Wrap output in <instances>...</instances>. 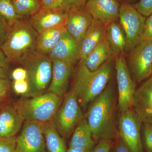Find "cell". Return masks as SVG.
<instances>
[{"instance_id":"6da1fadb","label":"cell","mask_w":152,"mask_h":152,"mask_svg":"<svg viewBox=\"0 0 152 152\" xmlns=\"http://www.w3.org/2000/svg\"><path fill=\"white\" fill-rule=\"evenodd\" d=\"M89 105L84 117L95 142L103 140L114 141L118 137L116 98L113 86L107 85Z\"/></svg>"},{"instance_id":"7a4b0ae2","label":"cell","mask_w":152,"mask_h":152,"mask_svg":"<svg viewBox=\"0 0 152 152\" xmlns=\"http://www.w3.org/2000/svg\"><path fill=\"white\" fill-rule=\"evenodd\" d=\"M114 59L94 71L90 70L82 61H79L70 90L76 94L80 107H87L105 89L111 77Z\"/></svg>"},{"instance_id":"3957f363","label":"cell","mask_w":152,"mask_h":152,"mask_svg":"<svg viewBox=\"0 0 152 152\" xmlns=\"http://www.w3.org/2000/svg\"><path fill=\"white\" fill-rule=\"evenodd\" d=\"M38 33L30 23L28 18H23L10 28L0 49L9 64L21 65L25 60L37 52Z\"/></svg>"},{"instance_id":"277c9868","label":"cell","mask_w":152,"mask_h":152,"mask_svg":"<svg viewBox=\"0 0 152 152\" xmlns=\"http://www.w3.org/2000/svg\"><path fill=\"white\" fill-rule=\"evenodd\" d=\"M63 99L53 93L47 92L35 97H23L14 107L24 121L45 123L53 119Z\"/></svg>"},{"instance_id":"5b68a950","label":"cell","mask_w":152,"mask_h":152,"mask_svg":"<svg viewBox=\"0 0 152 152\" xmlns=\"http://www.w3.org/2000/svg\"><path fill=\"white\" fill-rule=\"evenodd\" d=\"M27 72L28 91L23 97H35L46 93L52 77L53 62L48 56L36 52L22 64Z\"/></svg>"},{"instance_id":"8992f818","label":"cell","mask_w":152,"mask_h":152,"mask_svg":"<svg viewBox=\"0 0 152 152\" xmlns=\"http://www.w3.org/2000/svg\"><path fill=\"white\" fill-rule=\"evenodd\" d=\"M84 117L76 94L70 90L63 98L53 121L65 140L69 137Z\"/></svg>"},{"instance_id":"52a82bcc","label":"cell","mask_w":152,"mask_h":152,"mask_svg":"<svg viewBox=\"0 0 152 152\" xmlns=\"http://www.w3.org/2000/svg\"><path fill=\"white\" fill-rule=\"evenodd\" d=\"M118 18L126 35V51L130 52L142 42L146 17L134 7L124 3L120 6Z\"/></svg>"},{"instance_id":"ba28073f","label":"cell","mask_w":152,"mask_h":152,"mask_svg":"<svg viewBox=\"0 0 152 152\" xmlns=\"http://www.w3.org/2000/svg\"><path fill=\"white\" fill-rule=\"evenodd\" d=\"M114 61L116 71L118 107L121 113H122L133 109L136 83L128 68L124 53L116 56Z\"/></svg>"},{"instance_id":"9c48e42d","label":"cell","mask_w":152,"mask_h":152,"mask_svg":"<svg viewBox=\"0 0 152 152\" xmlns=\"http://www.w3.org/2000/svg\"><path fill=\"white\" fill-rule=\"evenodd\" d=\"M142 125L140 119L134 109L121 113L118 123L119 137L130 152H144Z\"/></svg>"},{"instance_id":"30bf717a","label":"cell","mask_w":152,"mask_h":152,"mask_svg":"<svg viewBox=\"0 0 152 152\" xmlns=\"http://www.w3.org/2000/svg\"><path fill=\"white\" fill-rule=\"evenodd\" d=\"M129 70L135 82L141 83L152 74V40L142 41L129 52Z\"/></svg>"},{"instance_id":"8fae6325","label":"cell","mask_w":152,"mask_h":152,"mask_svg":"<svg viewBox=\"0 0 152 152\" xmlns=\"http://www.w3.org/2000/svg\"><path fill=\"white\" fill-rule=\"evenodd\" d=\"M43 124L25 121L20 134L16 137L15 152H47Z\"/></svg>"},{"instance_id":"7c38bea8","label":"cell","mask_w":152,"mask_h":152,"mask_svg":"<svg viewBox=\"0 0 152 152\" xmlns=\"http://www.w3.org/2000/svg\"><path fill=\"white\" fill-rule=\"evenodd\" d=\"M133 108L142 124H152V76L136 89Z\"/></svg>"},{"instance_id":"4fadbf2b","label":"cell","mask_w":152,"mask_h":152,"mask_svg":"<svg viewBox=\"0 0 152 152\" xmlns=\"http://www.w3.org/2000/svg\"><path fill=\"white\" fill-rule=\"evenodd\" d=\"M120 6L117 0H87L85 7L93 19L107 26L118 19Z\"/></svg>"},{"instance_id":"5bb4252c","label":"cell","mask_w":152,"mask_h":152,"mask_svg":"<svg viewBox=\"0 0 152 152\" xmlns=\"http://www.w3.org/2000/svg\"><path fill=\"white\" fill-rule=\"evenodd\" d=\"M68 10L64 9L53 10L41 8L29 17L31 26L38 34L51 28L64 26Z\"/></svg>"},{"instance_id":"9a60e30c","label":"cell","mask_w":152,"mask_h":152,"mask_svg":"<svg viewBox=\"0 0 152 152\" xmlns=\"http://www.w3.org/2000/svg\"><path fill=\"white\" fill-rule=\"evenodd\" d=\"M93 21V17L85 7L77 8L68 11L64 26L66 31L80 45Z\"/></svg>"},{"instance_id":"2e32d148","label":"cell","mask_w":152,"mask_h":152,"mask_svg":"<svg viewBox=\"0 0 152 152\" xmlns=\"http://www.w3.org/2000/svg\"><path fill=\"white\" fill-rule=\"evenodd\" d=\"M50 84L47 92L53 93L64 98L68 92L69 79L75 65L62 61H53Z\"/></svg>"},{"instance_id":"e0dca14e","label":"cell","mask_w":152,"mask_h":152,"mask_svg":"<svg viewBox=\"0 0 152 152\" xmlns=\"http://www.w3.org/2000/svg\"><path fill=\"white\" fill-rule=\"evenodd\" d=\"M79 49L78 42L65 29L48 57L52 61H64L75 65L79 61Z\"/></svg>"},{"instance_id":"ac0fdd59","label":"cell","mask_w":152,"mask_h":152,"mask_svg":"<svg viewBox=\"0 0 152 152\" xmlns=\"http://www.w3.org/2000/svg\"><path fill=\"white\" fill-rule=\"evenodd\" d=\"M107 26L93 19L91 25L87 30L80 44L79 61L84 60L97 45L105 38Z\"/></svg>"},{"instance_id":"d6986e66","label":"cell","mask_w":152,"mask_h":152,"mask_svg":"<svg viewBox=\"0 0 152 152\" xmlns=\"http://www.w3.org/2000/svg\"><path fill=\"white\" fill-rule=\"evenodd\" d=\"M23 121L14 106H6L0 111V137H15Z\"/></svg>"},{"instance_id":"ffe728a7","label":"cell","mask_w":152,"mask_h":152,"mask_svg":"<svg viewBox=\"0 0 152 152\" xmlns=\"http://www.w3.org/2000/svg\"><path fill=\"white\" fill-rule=\"evenodd\" d=\"M115 54L105 38L82 61L90 70L94 71L109 60L115 58Z\"/></svg>"},{"instance_id":"44dd1931","label":"cell","mask_w":152,"mask_h":152,"mask_svg":"<svg viewBox=\"0 0 152 152\" xmlns=\"http://www.w3.org/2000/svg\"><path fill=\"white\" fill-rule=\"evenodd\" d=\"M96 145L91 128L84 117L74 130L69 147L93 150Z\"/></svg>"},{"instance_id":"7402d4cb","label":"cell","mask_w":152,"mask_h":152,"mask_svg":"<svg viewBox=\"0 0 152 152\" xmlns=\"http://www.w3.org/2000/svg\"><path fill=\"white\" fill-rule=\"evenodd\" d=\"M64 26L45 30L38 34L37 39V51L48 56L56 46L65 30Z\"/></svg>"},{"instance_id":"603a6c76","label":"cell","mask_w":152,"mask_h":152,"mask_svg":"<svg viewBox=\"0 0 152 152\" xmlns=\"http://www.w3.org/2000/svg\"><path fill=\"white\" fill-rule=\"evenodd\" d=\"M105 39L115 56L126 51V35L121 26L116 21L107 26Z\"/></svg>"},{"instance_id":"cb8c5ba5","label":"cell","mask_w":152,"mask_h":152,"mask_svg":"<svg viewBox=\"0 0 152 152\" xmlns=\"http://www.w3.org/2000/svg\"><path fill=\"white\" fill-rule=\"evenodd\" d=\"M47 152H67L65 140L57 130L53 119L43 124Z\"/></svg>"},{"instance_id":"d4e9b609","label":"cell","mask_w":152,"mask_h":152,"mask_svg":"<svg viewBox=\"0 0 152 152\" xmlns=\"http://www.w3.org/2000/svg\"><path fill=\"white\" fill-rule=\"evenodd\" d=\"M17 14L23 18L34 15L41 8V0H11Z\"/></svg>"},{"instance_id":"484cf974","label":"cell","mask_w":152,"mask_h":152,"mask_svg":"<svg viewBox=\"0 0 152 152\" xmlns=\"http://www.w3.org/2000/svg\"><path fill=\"white\" fill-rule=\"evenodd\" d=\"M0 16L11 28L23 17L17 14L11 0H0Z\"/></svg>"},{"instance_id":"4316f807","label":"cell","mask_w":152,"mask_h":152,"mask_svg":"<svg viewBox=\"0 0 152 152\" xmlns=\"http://www.w3.org/2000/svg\"><path fill=\"white\" fill-rule=\"evenodd\" d=\"M142 143L144 152H152V124H142Z\"/></svg>"},{"instance_id":"83f0119b","label":"cell","mask_w":152,"mask_h":152,"mask_svg":"<svg viewBox=\"0 0 152 152\" xmlns=\"http://www.w3.org/2000/svg\"><path fill=\"white\" fill-rule=\"evenodd\" d=\"M16 137H0V152H15Z\"/></svg>"},{"instance_id":"f1b7e54d","label":"cell","mask_w":152,"mask_h":152,"mask_svg":"<svg viewBox=\"0 0 152 152\" xmlns=\"http://www.w3.org/2000/svg\"><path fill=\"white\" fill-rule=\"evenodd\" d=\"M134 7L146 18L152 14V0H140Z\"/></svg>"},{"instance_id":"f546056e","label":"cell","mask_w":152,"mask_h":152,"mask_svg":"<svg viewBox=\"0 0 152 152\" xmlns=\"http://www.w3.org/2000/svg\"><path fill=\"white\" fill-rule=\"evenodd\" d=\"M114 141L103 140L97 143L92 152H110Z\"/></svg>"},{"instance_id":"4dcf8cb0","label":"cell","mask_w":152,"mask_h":152,"mask_svg":"<svg viewBox=\"0 0 152 152\" xmlns=\"http://www.w3.org/2000/svg\"><path fill=\"white\" fill-rule=\"evenodd\" d=\"M13 89L17 94L23 95V96L28 91V84L27 80L14 81Z\"/></svg>"},{"instance_id":"1f68e13d","label":"cell","mask_w":152,"mask_h":152,"mask_svg":"<svg viewBox=\"0 0 152 152\" xmlns=\"http://www.w3.org/2000/svg\"><path fill=\"white\" fill-rule=\"evenodd\" d=\"M40 4L41 8H43L53 10L64 9L63 0H41Z\"/></svg>"},{"instance_id":"d6a6232c","label":"cell","mask_w":152,"mask_h":152,"mask_svg":"<svg viewBox=\"0 0 152 152\" xmlns=\"http://www.w3.org/2000/svg\"><path fill=\"white\" fill-rule=\"evenodd\" d=\"M87 0H63L64 8L67 10L83 7L86 6Z\"/></svg>"},{"instance_id":"836d02e7","label":"cell","mask_w":152,"mask_h":152,"mask_svg":"<svg viewBox=\"0 0 152 152\" xmlns=\"http://www.w3.org/2000/svg\"><path fill=\"white\" fill-rule=\"evenodd\" d=\"M152 40V14L147 17L142 41Z\"/></svg>"},{"instance_id":"e575fe53","label":"cell","mask_w":152,"mask_h":152,"mask_svg":"<svg viewBox=\"0 0 152 152\" xmlns=\"http://www.w3.org/2000/svg\"><path fill=\"white\" fill-rule=\"evenodd\" d=\"M110 152H130L119 137L114 141Z\"/></svg>"},{"instance_id":"d590c367","label":"cell","mask_w":152,"mask_h":152,"mask_svg":"<svg viewBox=\"0 0 152 152\" xmlns=\"http://www.w3.org/2000/svg\"><path fill=\"white\" fill-rule=\"evenodd\" d=\"M10 28L5 20L0 16V46L5 40Z\"/></svg>"},{"instance_id":"8d00e7d4","label":"cell","mask_w":152,"mask_h":152,"mask_svg":"<svg viewBox=\"0 0 152 152\" xmlns=\"http://www.w3.org/2000/svg\"><path fill=\"white\" fill-rule=\"evenodd\" d=\"M12 77L14 81L26 80L27 79V72L23 67L17 68L13 71Z\"/></svg>"},{"instance_id":"74e56055","label":"cell","mask_w":152,"mask_h":152,"mask_svg":"<svg viewBox=\"0 0 152 152\" xmlns=\"http://www.w3.org/2000/svg\"><path fill=\"white\" fill-rule=\"evenodd\" d=\"M10 88V85L8 80L0 78V93H9Z\"/></svg>"},{"instance_id":"f35d334b","label":"cell","mask_w":152,"mask_h":152,"mask_svg":"<svg viewBox=\"0 0 152 152\" xmlns=\"http://www.w3.org/2000/svg\"><path fill=\"white\" fill-rule=\"evenodd\" d=\"M9 64L4 54L0 49V67L8 68Z\"/></svg>"},{"instance_id":"ab89813d","label":"cell","mask_w":152,"mask_h":152,"mask_svg":"<svg viewBox=\"0 0 152 152\" xmlns=\"http://www.w3.org/2000/svg\"><path fill=\"white\" fill-rule=\"evenodd\" d=\"M93 150L80 148H70V147H69V148H67V152H92Z\"/></svg>"},{"instance_id":"60d3db41","label":"cell","mask_w":152,"mask_h":152,"mask_svg":"<svg viewBox=\"0 0 152 152\" xmlns=\"http://www.w3.org/2000/svg\"><path fill=\"white\" fill-rule=\"evenodd\" d=\"M8 68L0 67V78L7 79L8 75Z\"/></svg>"},{"instance_id":"b9f144b4","label":"cell","mask_w":152,"mask_h":152,"mask_svg":"<svg viewBox=\"0 0 152 152\" xmlns=\"http://www.w3.org/2000/svg\"><path fill=\"white\" fill-rule=\"evenodd\" d=\"M9 93H0V101L5 99L8 96Z\"/></svg>"},{"instance_id":"7bdbcfd3","label":"cell","mask_w":152,"mask_h":152,"mask_svg":"<svg viewBox=\"0 0 152 152\" xmlns=\"http://www.w3.org/2000/svg\"><path fill=\"white\" fill-rule=\"evenodd\" d=\"M127 1H132V0H127Z\"/></svg>"}]
</instances>
